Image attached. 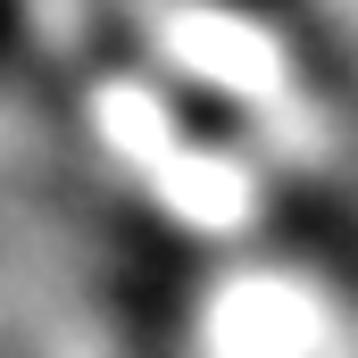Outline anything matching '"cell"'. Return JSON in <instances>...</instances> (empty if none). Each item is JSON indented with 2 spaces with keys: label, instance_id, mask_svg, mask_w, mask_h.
I'll list each match as a JSON object with an SVG mask.
<instances>
[{
  "label": "cell",
  "instance_id": "cell-1",
  "mask_svg": "<svg viewBox=\"0 0 358 358\" xmlns=\"http://www.w3.org/2000/svg\"><path fill=\"white\" fill-rule=\"evenodd\" d=\"M225 8H259V0H225Z\"/></svg>",
  "mask_w": 358,
  "mask_h": 358
}]
</instances>
